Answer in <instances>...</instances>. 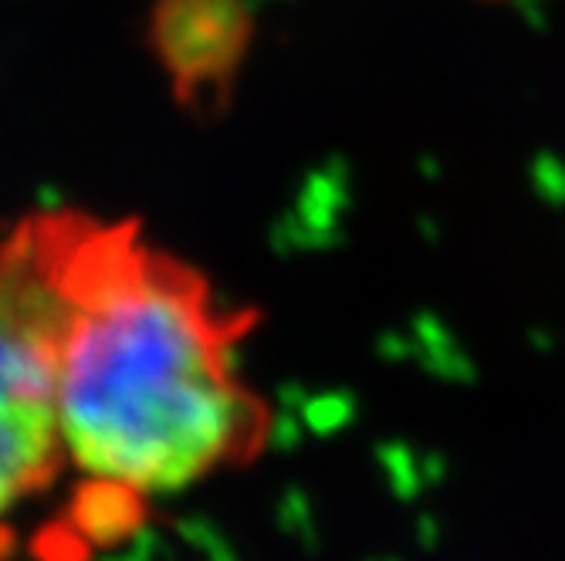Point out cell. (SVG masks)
<instances>
[{
    "label": "cell",
    "instance_id": "6da1fadb",
    "mask_svg": "<svg viewBox=\"0 0 565 561\" xmlns=\"http://www.w3.org/2000/svg\"><path fill=\"white\" fill-rule=\"evenodd\" d=\"M0 284L51 338L65 453L98 487L173 494L265 443L268 410L237 373L258 315L136 220L31 214L0 240Z\"/></svg>",
    "mask_w": 565,
    "mask_h": 561
},
{
    "label": "cell",
    "instance_id": "7a4b0ae2",
    "mask_svg": "<svg viewBox=\"0 0 565 561\" xmlns=\"http://www.w3.org/2000/svg\"><path fill=\"white\" fill-rule=\"evenodd\" d=\"M62 456L55 348L41 322L0 284V518L47 487Z\"/></svg>",
    "mask_w": 565,
    "mask_h": 561
},
{
    "label": "cell",
    "instance_id": "3957f363",
    "mask_svg": "<svg viewBox=\"0 0 565 561\" xmlns=\"http://www.w3.org/2000/svg\"><path fill=\"white\" fill-rule=\"evenodd\" d=\"M146 41L180 106L207 122L231 109L254 14L247 0H157Z\"/></svg>",
    "mask_w": 565,
    "mask_h": 561
}]
</instances>
